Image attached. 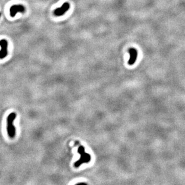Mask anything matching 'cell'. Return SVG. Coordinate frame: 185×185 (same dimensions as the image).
Returning <instances> with one entry per match:
<instances>
[{
    "mask_svg": "<svg viewBox=\"0 0 185 185\" xmlns=\"http://www.w3.org/2000/svg\"><path fill=\"white\" fill-rule=\"evenodd\" d=\"M16 117V113L12 112L8 116L7 118V131L8 135L11 139L15 138L16 135V128L13 123Z\"/></svg>",
    "mask_w": 185,
    "mask_h": 185,
    "instance_id": "cell-1",
    "label": "cell"
},
{
    "mask_svg": "<svg viewBox=\"0 0 185 185\" xmlns=\"http://www.w3.org/2000/svg\"><path fill=\"white\" fill-rule=\"evenodd\" d=\"M78 153L80 154V159L74 163V166L76 168L79 167L82 164L88 163L91 160V156L85 152V148L83 146L79 147Z\"/></svg>",
    "mask_w": 185,
    "mask_h": 185,
    "instance_id": "cell-2",
    "label": "cell"
},
{
    "mask_svg": "<svg viewBox=\"0 0 185 185\" xmlns=\"http://www.w3.org/2000/svg\"><path fill=\"white\" fill-rule=\"evenodd\" d=\"M0 46H1V49L0 50V59H2L5 58L6 56L7 55L8 43L7 40H0Z\"/></svg>",
    "mask_w": 185,
    "mask_h": 185,
    "instance_id": "cell-3",
    "label": "cell"
},
{
    "mask_svg": "<svg viewBox=\"0 0 185 185\" xmlns=\"http://www.w3.org/2000/svg\"><path fill=\"white\" fill-rule=\"evenodd\" d=\"M70 9V4L68 3H65L61 7L56 9L54 11V14L55 16H61L64 15L65 12L68 10Z\"/></svg>",
    "mask_w": 185,
    "mask_h": 185,
    "instance_id": "cell-4",
    "label": "cell"
},
{
    "mask_svg": "<svg viewBox=\"0 0 185 185\" xmlns=\"http://www.w3.org/2000/svg\"><path fill=\"white\" fill-rule=\"evenodd\" d=\"M25 10V7L22 5H15L10 8V16L11 17H15L16 13L18 12H24Z\"/></svg>",
    "mask_w": 185,
    "mask_h": 185,
    "instance_id": "cell-5",
    "label": "cell"
},
{
    "mask_svg": "<svg viewBox=\"0 0 185 185\" xmlns=\"http://www.w3.org/2000/svg\"><path fill=\"white\" fill-rule=\"evenodd\" d=\"M129 53H130V58L128 61V64L130 65H133L135 63L136 59L137 58V51L135 49L131 48L128 50Z\"/></svg>",
    "mask_w": 185,
    "mask_h": 185,
    "instance_id": "cell-6",
    "label": "cell"
},
{
    "mask_svg": "<svg viewBox=\"0 0 185 185\" xmlns=\"http://www.w3.org/2000/svg\"><path fill=\"white\" fill-rule=\"evenodd\" d=\"M0 16H1V13H0Z\"/></svg>",
    "mask_w": 185,
    "mask_h": 185,
    "instance_id": "cell-7",
    "label": "cell"
}]
</instances>
